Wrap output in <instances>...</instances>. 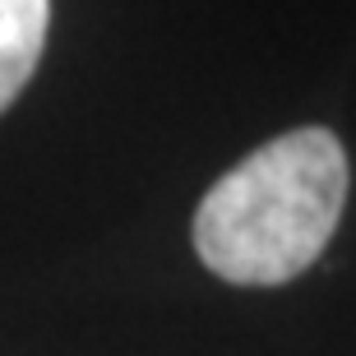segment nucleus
Listing matches in <instances>:
<instances>
[{"instance_id": "obj_1", "label": "nucleus", "mask_w": 356, "mask_h": 356, "mask_svg": "<svg viewBox=\"0 0 356 356\" xmlns=\"http://www.w3.org/2000/svg\"><path fill=\"white\" fill-rule=\"evenodd\" d=\"M347 204V153L329 130H291L213 181L195 213L204 268L236 287H277L315 264Z\"/></svg>"}, {"instance_id": "obj_2", "label": "nucleus", "mask_w": 356, "mask_h": 356, "mask_svg": "<svg viewBox=\"0 0 356 356\" xmlns=\"http://www.w3.org/2000/svg\"><path fill=\"white\" fill-rule=\"evenodd\" d=\"M51 0H0V111L24 92L42 60Z\"/></svg>"}]
</instances>
